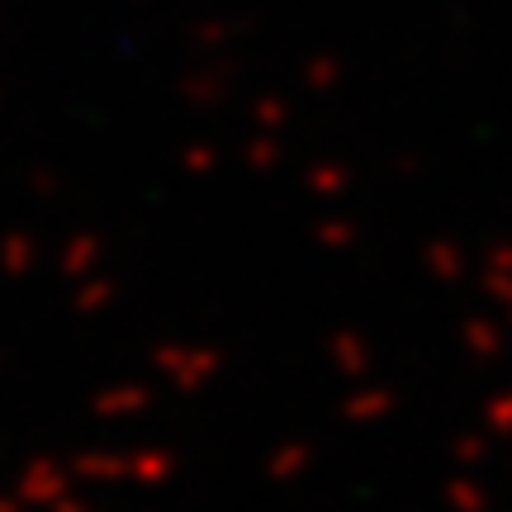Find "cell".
Returning <instances> with one entry per match:
<instances>
[]
</instances>
